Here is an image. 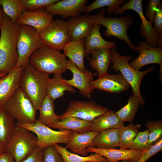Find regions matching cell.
<instances>
[{
	"label": "cell",
	"mask_w": 162,
	"mask_h": 162,
	"mask_svg": "<svg viewBox=\"0 0 162 162\" xmlns=\"http://www.w3.org/2000/svg\"><path fill=\"white\" fill-rule=\"evenodd\" d=\"M20 26L4 14L0 28V73L7 74L17 63V40Z\"/></svg>",
	"instance_id": "1"
},
{
	"label": "cell",
	"mask_w": 162,
	"mask_h": 162,
	"mask_svg": "<svg viewBox=\"0 0 162 162\" xmlns=\"http://www.w3.org/2000/svg\"><path fill=\"white\" fill-rule=\"evenodd\" d=\"M106 10L104 8H103L96 15H86L93 24L102 25L106 27L104 33L105 37H113L123 40L131 50L138 51L137 47L130 41L128 32V29L134 22L133 17L127 14L119 17H106L104 15Z\"/></svg>",
	"instance_id": "2"
},
{
	"label": "cell",
	"mask_w": 162,
	"mask_h": 162,
	"mask_svg": "<svg viewBox=\"0 0 162 162\" xmlns=\"http://www.w3.org/2000/svg\"><path fill=\"white\" fill-rule=\"evenodd\" d=\"M49 78V74L29 64L23 70L19 87L29 98L37 111L46 95V86Z\"/></svg>",
	"instance_id": "3"
},
{
	"label": "cell",
	"mask_w": 162,
	"mask_h": 162,
	"mask_svg": "<svg viewBox=\"0 0 162 162\" xmlns=\"http://www.w3.org/2000/svg\"><path fill=\"white\" fill-rule=\"evenodd\" d=\"M66 57L60 51L43 45L32 53L29 59V64L49 74H62L67 70Z\"/></svg>",
	"instance_id": "4"
},
{
	"label": "cell",
	"mask_w": 162,
	"mask_h": 162,
	"mask_svg": "<svg viewBox=\"0 0 162 162\" xmlns=\"http://www.w3.org/2000/svg\"><path fill=\"white\" fill-rule=\"evenodd\" d=\"M111 69L115 72L120 71L124 79L129 84L133 94L139 99L141 105L144 104L145 100L140 92V86L142 80L147 73L153 71L154 68L150 67L142 71L136 70L129 65V62L133 59L132 56H123L119 54L115 48L111 49Z\"/></svg>",
	"instance_id": "5"
},
{
	"label": "cell",
	"mask_w": 162,
	"mask_h": 162,
	"mask_svg": "<svg viewBox=\"0 0 162 162\" xmlns=\"http://www.w3.org/2000/svg\"><path fill=\"white\" fill-rule=\"evenodd\" d=\"M37 136L26 129L16 124L5 146L15 162H21L30 155L37 146Z\"/></svg>",
	"instance_id": "6"
},
{
	"label": "cell",
	"mask_w": 162,
	"mask_h": 162,
	"mask_svg": "<svg viewBox=\"0 0 162 162\" xmlns=\"http://www.w3.org/2000/svg\"><path fill=\"white\" fill-rule=\"evenodd\" d=\"M4 107L17 123H32L37 120V110L29 98L20 87L14 92Z\"/></svg>",
	"instance_id": "7"
},
{
	"label": "cell",
	"mask_w": 162,
	"mask_h": 162,
	"mask_svg": "<svg viewBox=\"0 0 162 162\" xmlns=\"http://www.w3.org/2000/svg\"><path fill=\"white\" fill-rule=\"evenodd\" d=\"M43 45L39 34L35 28L20 24L16 44L18 57L15 68L24 69L29 64V59L32 53Z\"/></svg>",
	"instance_id": "8"
},
{
	"label": "cell",
	"mask_w": 162,
	"mask_h": 162,
	"mask_svg": "<svg viewBox=\"0 0 162 162\" xmlns=\"http://www.w3.org/2000/svg\"><path fill=\"white\" fill-rule=\"evenodd\" d=\"M16 124L23 127L35 134L37 139L36 146L42 149L49 146L59 143L67 144L72 137L74 132L69 130H54L39 122L32 123Z\"/></svg>",
	"instance_id": "9"
},
{
	"label": "cell",
	"mask_w": 162,
	"mask_h": 162,
	"mask_svg": "<svg viewBox=\"0 0 162 162\" xmlns=\"http://www.w3.org/2000/svg\"><path fill=\"white\" fill-rule=\"evenodd\" d=\"M142 0H130L124 2L114 12L115 14H123L128 10L136 12L142 20L140 24V34L144 37L147 42L153 47L162 46V34H158L154 29L152 23L146 19L143 12Z\"/></svg>",
	"instance_id": "10"
},
{
	"label": "cell",
	"mask_w": 162,
	"mask_h": 162,
	"mask_svg": "<svg viewBox=\"0 0 162 162\" xmlns=\"http://www.w3.org/2000/svg\"><path fill=\"white\" fill-rule=\"evenodd\" d=\"M39 35L44 45L59 51L71 40L67 22L61 19L53 20Z\"/></svg>",
	"instance_id": "11"
},
{
	"label": "cell",
	"mask_w": 162,
	"mask_h": 162,
	"mask_svg": "<svg viewBox=\"0 0 162 162\" xmlns=\"http://www.w3.org/2000/svg\"><path fill=\"white\" fill-rule=\"evenodd\" d=\"M109 110L97 104L93 100H71L64 113L59 116V120L69 117H74L85 121L92 122Z\"/></svg>",
	"instance_id": "12"
},
{
	"label": "cell",
	"mask_w": 162,
	"mask_h": 162,
	"mask_svg": "<svg viewBox=\"0 0 162 162\" xmlns=\"http://www.w3.org/2000/svg\"><path fill=\"white\" fill-rule=\"evenodd\" d=\"M140 54L129 63L134 69L140 71L143 66L150 64H156L160 66V73L162 74V46L153 47L146 41L140 42L136 46Z\"/></svg>",
	"instance_id": "13"
},
{
	"label": "cell",
	"mask_w": 162,
	"mask_h": 162,
	"mask_svg": "<svg viewBox=\"0 0 162 162\" xmlns=\"http://www.w3.org/2000/svg\"><path fill=\"white\" fill-rule=\"evenodd\" d=\"M67 69L72 73L73 77L69 80L64 79V81L78 89L80 94L88 98H90L94 89L90 85V82L94 79L92 73L87 69L84 72L82 71L70 59L67 60Z\"/></svg>",
	"instance_id": "14"
},
{
	"label": "cell",
	"mask_w": 162,
	"mask_h": 162,
	"mask_svg": "<svg viewBox=\"0 0 162 162\" xmlns=\"http://www.w3.org/2000/svg\"><path fill=\"white\" fill-rule=\"evenodd\" d=\"M90 85L94 89L114 93L123 92L130 87L120 73L116 74H105L92 81Z\"/></svg>",
	"instance_id": "15"
},
{
	"label": "cell",
	"mask_w": 162,
	"mask_h": 162,
	"mask_svg": "<svg viewBox=\"0 0 162 162\" xmlns=\"http://www.w3.org/2000/svg\"><path fill=\"white\" fill-rule=\"evenodd\" d=\"M88 0H62L51 4L44 8L53 15H58L63 19L75 16L85 11Z\"/></svg>",
	"instance_id": "16"
},
{
	"label": "cell",
	"mask_w": 162,
	"mask_h": 162,
	"mask_svg": "<svg viewBox=\"0 0 162 162\" xmlns=\"http://www.w3.org/2000/svg\"><path fill=\"white\" fill-rule=\"evenodd\" d=\"M53 15L44 9L33 11L24 10L16 22L32 27L39 34L53 20Z\"/></svg>",
	"instance_id": "17"
},
{
	"label": "cell",
	"mask_w": 162,
	"mask_h": 162,
	"mask_svg": "<svg viewBox=\"0 0 162 162\" xmlns=\"http://www.w3.org/2000/svg\"><path fill=\"white\" fill-rule=\"evenodd\" d=\"M24 69L14 68L0 78V107L4 106L16 90L19 87Z\"/></svg>",
	"instance_id": "18"
},
{
	"label": "cell",
	"mask_w": 162,
	"mask_h": 162,
	"mask_svg": "<svg viewBox=\"0 0 162 162\" xmlns=\"http://www.w3.org/2000/svg\"><path fill=\"white\" fill-rule=\"evenodd\" d=\"M88 153H96L106 158L110 162L133 160L137 161L142 151L130 149L99 148L91 146L87 148Z\"/></svg>",
	"instance_id": "19"
},
{
	"label": "cell",
	"mask_w": 162,
	"mask_h": 162,
	"mask_svg": "<svg viewBox=\"0 0 162 162\" xmlns=\"http://www.w3.org/2000/svg\"><path fill=\"white\" fill-rule=\"evenodd\" d=\"M67 22L71 40L85 39L90 34L94 24L86 15L70 17Z\"/></svg>",
	"instance_id": "20"
},
{
	"label": "cell",
	"mask_w": 162,
	"mask_h": 162,
	"mask_svg": "<svg viewBox=\"0 0 162 162\" xmlns=\"http://www.w3.org/2000/svg\"><path fill=\"white\" fill-rule=\"evenodd\" d=\"M99 132L88 131L81 133L74 132L65 147L73 153L83 156L88 155L87 148L92 146L93 141Z\"/></svg>",
	"instance_id": "21"
},
{
	"label": "cell",
	"mask_w": 162,
	"mask_h": 162,
	"mask_svg": "<svg viewBox=\"0 0 162 162\" xmlns=\"http://www.w3.org/2000/svg\"><path fill=\"white\" fill-rule=\"evenodd\" d=\"M100 25L94 24L90 34L85 39V56L99 49L117 47L114 41H107L103 38L100 31Z\"/></svg>",
	"instance_id": "22"
},
{
	"label": "cell",
	"mask_w": 162,
	"mask_h": 162,
	"mask_svg": "<svg viewBox=\"0 0 162 162\" xmlns=\"http://www.w3.org/2000/svg\"><path fill=\"white\" fill-rule=\"evenodd\" d=\"M85 39L78 40H71L64 47L63 54L72 61L82 71L86 69L84 65L85 56L84 41Z\"/></svg>",
	"instance_id": "23"
},
{
	"label": "cell",
	"mask_w": 162,
	"mask_h": 162,
	"mask_svg": "<svg viewBox=\"0 0 162 162\" xmlns=\"http://www.w3.org/2000/svg\"><path fill=\"white\" fill-rule=\"evenodd\" d=\"M61 74H54L52 78H49L47 82L46 94L53 100L62 97L68 91L74 94L76 89L64 81Z\"/></svg>",
	"instance_id": "24"
},
{
	"label": "cell",
	"mask_w": 162,
	"mask_h": 162,
	"mask_svg": "<svg viewBox=\"0 0 162 162\" xmlns=\"http://www.w3.org/2000/svg\"><path fill=\"white\" fill-rule=\"evenodd\" d=\"M120 129H110L100 131L94 138L92 147L103 149H113L119 147Z\"/></svg>",
	"instance_id": "25"
},
{
	"label": "cell",
	"mask_w": 162,
	"mask_h": 162,
	"mask_svg": "<svg viewBox=\"0 0 162 162\" xmlns=\"http://www.w3.org/2000/svg\"><path fill=\"white\" fill-rule=\"evenodd\" d=\"M91 54L89 63L90 67L96 71L99 76L108 73L110 64L111 63V49H99Z\"/></svg>",
	"instance_id": "26"
},
{
	"label": "cell",
	"mask_w": 162,
	"mask_h": 162,
	"mask_svg": "<svg viewBox=\"0 0 162 162\" xmlns=\"http://www.w3.org/2000/svg\"><path fill=\"white\" fill-rule=\"evenodd\" d=\"M124 126V122L115 112L109 110L92 122L90 130L99 132L108 129H120Z\"/></svg>",
	"instance_id": "27"
},
{
	"label": "cell",
	"mask_w": 162,
	"mask_h": 162,
	"mask_svg": "<svg viewBox=\"0 0 162 162\" xmlns=\"http://www.w3.org/2000/svg\"><path fill=\"white\" fill-rule=\"evenodd\" d=\"M92 124V122L74 117H69L59 120L48 127L59 130H67L81 133L90 131Z\"/></svg>",
	"instance_id": "28"
},
{
	"label": "cell",
	"mask_w": 162,
	"mask_h": 162,
	"mask_svg": "<svg viewBox=\"0 0 162 162\" xmlns=\"http://www.w3.org/2000/svg\"><path fill=\"white\" fill-rule=\"evenodd\" d=\"M54 100L46 95L38 110L39 116L38 120L47 126L54 124L59 120V116L54 111Z\"/></svg>",
	"instance_id": "29"
},
{
	"label": "cell",
	"mask_w": 162,
	"mask_h": 162,
	"mask_svg": "<svg viewBox=\"0 0 162 162\" xmlns=\"http://www.w3.org/2000/svg\"><path fill=\"white\" fill-rule=\"evenodd\" d=\"M54 146L65 162H103L108 160L105 158L96 153H94L87 156H83L71 152L65 147L58 144H54Z\"/></svg>",
	"instance_id": "30"
},
{
	"label": "cell",
	"mask_w": 162,
	"mask_h": 162,
	"mask_svg": "<svg viewBox=\"0 0 162 162\" xmlns=\"http://www.w3.org/2000/svg\"><path fill=\"white\" fill-rule=\"evenodd\" d=\"M14 119L6 111L4 106L0 107V143L4 147L14 129Z\"/></svg>",
	"instance_id": "31"
},
{
	"label": "cell",
	"mask_w": 162,
	"mask_h": 162,
	"mask_svg": "<svg viewBox=\"0 0 162 162\" xmlns=\"http://www.w3.org/2000/svg\"><path fill=\"white\" fill-rule=\"evenodd\" d=\"M140 105L139 99L133 94L129 98L127 104L115 113L123 122H131L134 120Z\"/></svg>",
	"instance_id": "32"
},
{
	"label": "cell",
	"mask_w": 162,
	"mask_h": 162,
	"mask_svg": "<svg viewBox=\"0 0 162 162\" xmlns=\"http://www.w3.org/2000/svg\"><path fill=\"white\" fill-rule=\"evenodd\" d=\"M140 124H135L130 122L127 126L120 129V149H130L134 140L141 127Z\"/></svg>",
	"instance_id": "33"
},
{
	"label": "cell",
	"mask_w": 162,
	"mask_h": 162,
	"mask_svg": "<svg viewBox=\"0 0 162 162\" xmlns=\"http://www.w3.org/2000/svg\"><path fill=\"white\" fill-rule=\"evenodd\" d=\"M0 5L4 14L13 23H16L24 10L21 0H0Z\"/></svg>",
	"instance_id": "34"
},
{
	"label": "cell",
	"mask_w": 162,
	"mask_h": 162,
	"mask_svg": "<svg viewBox=\"0 0 162 162\" xmlns=\"http://www.w3.org/2000/svg\"><path fill=\"white\" fill-rule=\"evenodd\" d=\"M126 1L125 0H96L86 6L85 11L88 13L96 9L108 7L106 10V13L111 15Z\"/></svg>",
	"instance_id": "35"
},
{
	"label": "cell",
	"mask_w": 162,
	"mask_h": 162,
	"mask_svg": "<svg viewBox=\"0 0 162 162\" xmlns=\"http://www.w3.org/2000/svg\"><path fill=\"white\" fill-rule=\"evenodd\" d=\"M149 131L148 148L162 140V121L161 120L148 121L145 124Z\"/></svg>",
	"instance_id": "36"
},
{
	"label": "cell",
	"mask_w": 162,
	"mask_h": 162,
	"mask_svg": "<svg viewBox=\"0 0 162 162\" xmlns=\"http://www.w3.org/2000/svg\"><path fill=\"white\" fill-rule=\"evenodd\" d=\"M59 0H21L24 10L35 11L44 9Z\"/></svg>",
	"instance_id": "37"
},
{
	"label": "cell",
	"mask_w": 162,
	"mask_h": 162,
	"mask_svg": "<svg viewBox=\"0 0 162 162\" xmlns=\"http://www.w3.org/2000/svg\"><path fill=\"white\" fill-rule=\"evenodd\" d=\"M149 131H139L132 143L129 149L139 151H143L148 148Z\"/></svg>",
	"instance_id": "38"
},
{
	"label": "cell",
	"mask_w": 162,
	"mask_h": 162,
	"mask_svg": "<svg viewBox=\"0 0 162 162\" xmlns=\"http://www.w3.org/2000/svg\"><path fill=\"white\" fill-rule=\"evenodd\" d=\"M43 161L44 162H65L54 145L43 149Z\"/></svg>",
	"instance_id": "39"
},
{
	"label": "cell",
	"mask_w": 162,
	"mask_h": 162,
	"mask_svg": "<svg viewBox=\"0 0 162 162\" xmlns=\"http://www.w3.org/2000/svg\"><path fill=\"white\" fill-rule=\"evenodd\" d=\"M162 150V140L144 150L136 162H146L149 158Z\"/></svg>",
	"instance_id": "40"
},
{
	"label": "cell",
	"mask_w": 162,
	"mask_h": 162,
	"mask_svg": "<svg viewBox=\"0 0 162 162\" xmlns=\"http://www.w3.org/2000/svg\"><path fill=\"white\" fill-rule=\"evenodd\" d=\"M160 0H149L146 10V14L149 21L153 24L156 9L161 4Z\"/></svg>",
	"instance_id": "41"
},
{
	"label": "cell",
	"mask_w": 162,
	"mask_h": 162,
	"mask_svg": "<svg viewBox=\"0 0 162 162\" xmlns=\"http://www.w3.org/2000/svg\"><path fill=\"white\" fill-rule=\"evenodd\" d=\"M153 27L158 34H162V5L160 4L157 8L153 23Z\"/></svg>",
	"instance_id": "42"
},
{
	"label": "cell",
	"mask_w": 162,
	"mask_h": 162,
	"mask_svg": "<svg viewBox=\"0 0 162 162\" xmlns=\"http://www.w3.org/2000/svg\"><path fill=\"white\" fill-rule=\"evenodd\" d=\"M21 162H44L43 149L36 146L32 153Z\"/></svg>",
	"instance_id": "43"
},
{
	"label": "cell",
	"mask_w": 162,
	"mask_h": 162,
	"mask_svg": "<svg viewBox=\"0 0 162 162\" xmlns=\"http://www.w3.org/2000/svg\"><path fill=\"white\" fill-rule=\"evenodd\" d=\"M0 162H15L12 157L9 153L4 152L0 155Z\"/></svg>",
	"instance_id": "44"
},
{
	"label": "cell",
	"mask_w": 162,
	"mask_h": 162,
	"mask_svg": "<svg viewBox=\"0 0 162 162\" xmlns=\"http://www.w3.org/2000/svg\"><path fill=\"white\" fill-rule=\"evenodd\" d=\"M4 14L3 12L2 7L0 5V28L2 24Z\"/></svg>",
	"instance_id": "45"
},
{
	"label": "cell",
	"mask_w": 162,
	"mask_h": 162,
	"mask_svg": "<svg viewBox=\"0 0 162 162\" xmlns=\"http://www.w3.org/2000/svg\"><path fill=\"white\" fill-rule=\"evenodd\" d=\"M5 152V147L0 143V155Z\"/></svg>",
	"instance_id": "46"
},
{
	"label": "cell",
	"mask_w": 162,
	"mask_h": 162,
	"mask_svg": "<svg viewBox=\"0 0 162 162\" xmlns=\"http://www.w3.org/2000/svg\"><path fill=\"white\" fill-rule=\"evenodd\" d=\"M135 160H124L121 161L120 162H136Z\"/></svg>",
	"instance_id": "47"
},
{
	"label": "cell",
	"mask_w": 162,
	"mask_h": 162,
	"mask_svg": "<svg viewBox=\"0 0 162 162\" xmlns=\"http://www.w3.org/2000/svg\"><path fill=\"white\" fill-rule=\"evenodd\" d=\"M7 74L3 73H0V78L5 76Z\"/></svg>",
	"instance_id": "48"
},
{
	"label": "cell",
	"mask_w": 162,
	"mask_h": 162,
	"mask_svg": "<svg viewBox=\"0 0 162 162\" xmlns=\"http://www.w3.org/2000/svg\"><path fill=\"white\" fill-rule=\"evenodd\" d=\"M93 162V161H91V162ZM110 162V161H109L108 160H107L106 161H105V162Z\"/></svg>",
	"instance_id": "49"
}]
</instances>
